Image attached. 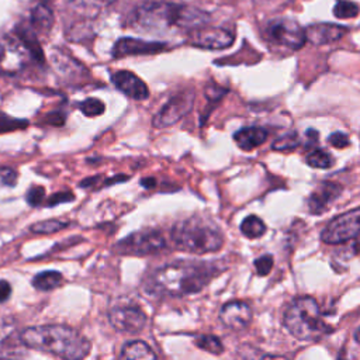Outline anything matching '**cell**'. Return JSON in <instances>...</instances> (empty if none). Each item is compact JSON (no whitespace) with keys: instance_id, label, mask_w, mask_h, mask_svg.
<instances>
[{"instance_id":"6da1fadb","label":"cell","mask_w":360,"mask_h":360,"mask_svg":"<svg viewBox=\"0 0 360 360\" xmlns=\"http://www.w3.org/2000/svg\"><path fill=\"white\" fill-rule=\"evenodd\" d=\"M215 267L201 263H172L156 269L146 280L155 295L181 297L201 291L215 276Z\"/></svg>"},{"instance_id":"7a4b0ae2","label":"cell","mask_w":360,"mask_h":360,"mask_svg":"<svg viewBox=\"0 0 360 360\" xmlns=\"http://www.w3.org/2000/svg\"><path fill=\"white\" fill-rule=\"evenodd\" d=\"M20 342L34 350L51 353L66 360L84 359L90 350V340L77 329L65 325H41L24 329Z\"/></svg>"},{"instance_id":"3957f363","label":"cell","mask_w":360,"mask_h":360,"mask_svg":"<svg viewBox=\"0 0 360 360\" xmlns=\"http://www.w3.org/2000/svg\"><path fill=\"white\" fill-rule=\"evenodd\" d=\"M210 15L195 7L174 3H146L139 6L131 14V22L143 30L159 28H181L197 30L205 25Z\"/></svg>"},{"instance_id":"277c9868","label":"cell","mask_w":360,"mask_h":360,"mask_svg":"<svg viewBox=\"0 0 360 360\" xmlns=\"http://www.w3.org/2000/svg\"><path fill=\"white\" fill-rule=\"evenodd\" d=\"M170 238L176 249L195 255L217 252L224 245L221 231L198 215L176 222L172 228Z\"/></svg>"},{"instance_id":"5b68a950","label":"cell","mask_w":360,"mask_h":360,"mask_svg":"<svg viewBox=\"0 0 360 360\" xmlns=\"http://www.w3.org/2000/svg\"><path fill=\"white\" fill-rule=\"evenodd\" d=\"M283 323L285 329L298 340H319L330 332L323 322L318 302L312 297L294 298L284 311Z\"/></svg>"},{"instance_id":"8992f818","label":"cell","mask_w":360,"mask_h":360,"mask_svg":"<svg viewBox=\"0 0 360 360\" xmlns=\"http://www.w3.org/2000/svg\"><path fill=\"white\" fill-rule=\"evenodd\" d=\"M166 240L162 232L156 229H143L129 233L115 243V250L121 255L131 256H149L163 250Z\"/></svg>"},{"instance_id":"52a82bcc","label":"cell","mask_w":360,"mask_h":360,"mask_svg":"<svg viewBox=\"0 0 360 360\" xmlns=\"http://www.w3.org/2000/svg\"><path fill=\"white\" fill-rule=\"evenodd\" d=\"M360 235V207L335 217L322 231L321 238L325 243L338 245Z\"/></svg>"},{"instance_id":"ba28073f","label":"cell","mask_w":360,"mask_h":360,"mask_svg":"<svg viewBox=\"0 0 360 360\" xmlns=\"http://www.w3.org/2000/svg\"><path fill=\"white\" fill-rule=\"evenodd\" d=\"M32 56L21 38L6 37L0 39V73L13 75L20 72Z\"/></svg>"},{"instance_id":"9c48e42d","label":"cell","mask_w":360,"mask_h":360,"mask_svg":"<svg viewBox=\"0 0 360 360\" xmlns=\"http://www.w3.org/2000/svg\"><path fill=\"white\" fill-rule=\"evenodd\" d=\"M270 38L290 49H300L305 42V30L291 18H277L269 24Z\"/></svg>"},{"instance_id":"30bf717a","label":"cell","mask_w":360,"mask_h":360,"mask_svg":"<svg viewBox=\"0 0 360 360\" xmlns=\"http://www.w3.org/2000/svg\"><path fill=\"white\" fill-rule=\"evenodd\" d=\"M194 94L191 91L180 93L172 97L153 117L152 124L156 128H166L181 120L193 107Z\"/></svg>"},{"instance_id":"8fae6325","label":"cell","mask_w":360,"mask_h":360,"mask_svg":"<svg viewBox=\"0 0 360 360\" xmlns=\"http://www.w3.org/2000/svg\"><path fill=\"white\" fill-rule=\"evenodd\" d=\"M108 321L118 332L138 333L145 328L148 316L138 307H115L108 312Z\"/></svg>"},{"instance_id":"7c38bea8","label":"cell","mask_w":360,"mask_h":360,"mask_svg":"<svg viewBox=\"0 0 360 360\" xmlns=\"http://www.w3.org/2000/svg\"><path fill=\"white\" fill-rule=\"evenodd\" d=\"M193 44L204 49H225L232 45L235 35L226 28H197L193 32Z\"/></svg>"},{"instance_id":"4fadbf2b","label":"cell","mask_w":360,"mask_h":360,"mask_svg":"<svg viewBox=\"0 0 360 360\" xmlns=\"http://www.w3.org/2000/svg\"><path fill=\"white\" fill-rule=\"evenodd\" d=\"M219 319L229 329H245L252 321V308L245 301H229L221 308Z\"/></svg>"},{"instance_id":"5bb4252c","label":"cell","mask_w":360,"mask_h":360,"mask_svg":"<svg viewBox=\"0 0 360 360\" xmlns=\"http://www.w3.org/2000/svg\"><path fill=\"white\" fill-rule=\"evenodd\" d=\"M111 82L121 93L129 98L141 101L149 97V90L145 82L129 70H118L112 73Z\"/></svg>"},{"instance_id":"9a60e30c","label":"cell","mask_w":360,"mask_h":360,"mask_svg":"<svg viewBox=\"0 0 360 360\" xmlns=\"http://www.w3.org/2000/svg\"><path fill=\"white\" fill-rule=\"evenodd\" d=\"M346 28L339 24L332 22H318L311 24L305 28L307 41L314 45H325L340 39L346 34Z\"/></svg>"},{"instance_id":"2e32d148","label":"cell","mask_w":360,"mask_h":360,"mask_svg":"<svg viewBox=\"0 0 360 360\" xmlns=\"http://www.w3.org/2000/svg\"><path fill=\"white\" fill-rule=\"evenodd\" d=\"M342 187L332 181L321 183L308 198V208L312 214L321 215L325 210L329 208L330 202L340 194Z\"/></svg>"},{"instance_id":"e0dca14e","label":"cell","mask_w":360,"mask_h":360,"mask_svg":"<svg viewBox=\"0 0 360 360\" xmlns=\"http://www.w3.org/2000/svg\"><path fill=\"white\" fill-rule=\"evenodd\" d=\"M165 48L162 42H148L135 38H122L115 42L112 48V55L115 58L125 56V55H145V53H155Z\"/></svg>"},{"instance_id":"ac0fdd59","label":"cell","mask_w":360,"mask_h":360,"mask_svg":"<svg viewBox=\"0 0 360 360\" xmlns=\"http://www.w3.org/2000/svg\"><path fill=\"white\" fill-rule=\"evenodd\" d=\"M267 139V131L262 127H246L240 128L233 134V141L242 150H252Z\"/></svg>"},{"instance_id":"d6986e66","label":"cell","mask_w":360,"mask_h":360,"mask_svg":"<svg viewBox=\"0 0 360 360\" xmlns=\"http://www.w3.org/2000/svg\"><path fill=\"white\" fill-rule=\"evenodd\" d=\"M120 357L122 359H148V360H155L158 356L156 353L152 350V347L143 342V340H132V342H128L122 346L121 349V353H120Z\"/></svg>"},{"instance_id":"ffe728a7","label":"cell","mask_w":360,"mask_h":360,"mask_svg":"<svg viewBox=\"0 0 360 360\" xmlns=\"http://www.w3.org/2000/svg\"><path fill=\"white\" fill-rule=\"evenodd\" d=\"M63 281L62 273L56 270H46L42 273H38L32 278V287L38 291H52L58 288Z\"/></svg>"},{"instance_id":"44dd1931","label":"cell","mask_w":360,"mask_h":360,"mask_svg":"<svg viewBox=\"0 0 360 360\" xmlns=\"http://www.w3.org/2000/svg\"><path fill=\"white\" fill-rule=\"evenodd\" d=\"M240 232L249 239H256V238H260L266 232V225L259 217L249 215L242 221Z\"/></svg>"},{"instance_id":"7402d4cb","label":"cell","mask_w":360,"mask_h":360,"mask_svg":"<svg viewBox=\"0 0 360 360\" xmlns=\"http://www.w3.org/2000/svg\"><path fill=\"white\" fill-rule=\"evenodd\" d=\"M305 160L311 167H315V169H329L335 165L333 156L323 149H315L309 152Z\"/></svg>"},{"instance_id":"603a6c76","label":"cell","mask_w":360,"mask_h":360,"mask_svg":"<svg viewBox=\"0 0 360 360\" xmlns=\"http://www.w3.org/2000/svg\"><path fill=\"white\" fill-rule=\"evenodd\" d=\"M194 345L197 347H200L201 350L208 352L211 354H221L224 352L222 342L217 336H214V335H200V336H195Z\"/></svg>"},{"instance_id":"cb8c5ba5","label":"cell","mask_w":360,"mask_h":360,"mask_svg":"<svg viewBox=\"0 0 360 360\" xmlns=\"http://www.w3.org/2000/svg\"><path fill=\"white\" fill-rule=\"evenodd\" d=\"M69 222L66 221H60V219H46V221H41L37 222L34 225H31L30 231L32 233H39V235H49V233H55L58 231H62L65 228H68Z\"/></svg>"},{"instance_id":"d4e9b609","label":"cell","mask_w":360,"mask_h":360,"mask_svg":"<svg viewBox=\"0 0 360 360\" xmlns=\"http://www.w3.org/2000/svg\"><path fill=\"white\" fill-rule=\"evenodd\" d=\"M31 21L37 28L41 30H48L52 25V11L44 6V4H38L31 14Z\"/></svg>"},{"instance_id":"484cf974","label":"cell","mask_w":360,"mask_h":360,"mask_svg":"<svg viewBox=\"0 0 360 360\" xmlns=\"http://www.w3.org/2000/svg\"><path fill=\"white\" fill-rule=\"evenodd\" d=\"M360 7L350 0H336L333 6V14L338 18H353L359 14Z\"/></svg>"},{"instance_id":"4316f807","label":"cell","mask_w":360,"mask_h":360,"mask_svg":"<svg viewBox=\"0 0 360 360\" xmlns=\"http://www.w3.org/2000/svg\"><path fill=\"white\" fill-rule=\"evenodd\" d=\"M79 110L86 115V117H97V115H101L105 110V105L101 100L98 98H94V97H89L83 101H80L77 104Z\"/></svg>"},{"instance_id":"83f0119b","label":"cell","mask_w":360,"mask_h":360,"mask_svg":"<svg viewBox=\"0 0 360 360\" xmlns=\"http://www.w3.org/2000/svg\"><path fill=\"white\" fill-rule=\"evenodd\" d=\"M300 145V139L297 136L295 132L292 134H287V135H283L280 136L278 139H276L271 145V148L274 150H290V149H294Z\"/></svg>"},{"instance_id":"f1b7e54d","label":"cell","mask_w":360,"mask_h":360,"mask_svg":"<svg viewBox=\"0 0 360 360\" xmlns=\"http://www.w3.org/2000/svg\"><path fill=\"white\" fill-rule=\"evenodd\" d=\"M27 125H28L27 120H18V118L0 115V134L21 129V128H25Z\"/></svg>"},{"instance_id":"f546056e","label":"cell","mask_w":360,"mask_h":360,"mask_svg":"<svg viewBox=\"0 0 360 360\" xmlns=\"http://www.w3.org/2000/svg\"><path fill=\"white\" fill-rule=\"evenodd\" d=\"M25 200H27V202H28L31 207H38V205H41L42 201L45 200V188H44L42 186H34V187H31V188L27 191Z\"/></svg>"},{"instance_id":"4dcf8cb0","label":"cell","mask_w":360,"mask_h":360,"mask_svg":"<svg viewBox=\"0 0 360 360\" xmlns=\"http://www.w3.org/2000/svg\"><path fill=\"white\" fill-rule=\"evenodd\" d=\"M273 256L271 255H263L255 260V267L259 276H267L273 267Z\"/></svg>"},{"instance_id":"1f68e13d","label":"cell","mask_w":360,"mask_h":360,"mask_svg":"<svg viewBox=\"0 0 360 360\" xmlns=\"http://www.w3.org/2000/svg\"><path fill=\"white\" fill-rule=\"evenodd\" d=\"M75 200V194L70 191H58L46 200V207H55L62 202H70Z\"/></svg>"},{"instance_id":"d6a6232c","label":"cell","mask_w":360,"mask_h":360,"mask_svg":"<svg viewBox=\"0 0 360 360\" xmlns=\"http://www.w3.org/2000/svg\"><path fill=\"white\" fill-rule=\"evenodd\" d=\"M75 6L83 7V8H103L110 4H112L117 0H70Z\"/></svg>"},{"instance_id":"836d02e7","label":"cell","mask_w":360,"mask_h":360,"mask_svg":"<svg viewBox=\"0 0 360 360\" xmlns=\"http://www.w3.org/2000/svg\"><path fill=\"white\" fill-rule=\"evenodd\" d=\"M328 142L333 146V148H339V149H345L346 146H349L350 139L345 132H333L329 135Z\"/></svg>"},{"instance_id":"e575fe53","label":"cell","mask_w":360,"mask_h":360,"mask_svg":"<svg viewBox=\"0 0 360 360\" xmlns=\"http://www.w3.org/2000/svg\"><path fill=\"white\" fill-rule=\"evenodd\" d=\"M17 177H18V173L14 169H11V167H1L0 169V179L6 186H10V187L15 186Z\"/></svg>"},{"instance_id":"d590c367","label":"cell","mask_w":360,"mask_h":360,"mask_svg":"<svg viewBox=\"0 0 360 360\" xmlns=\"http://www.w3.org/2000/svg\"><path fill=\"white\" fill-rule=\"evenodd\" d=\"M11 294V285L6 280H0V304L7 301Z\"/></svg>"},{"instance_id":"8d00e7d4","label":"cell","mask_w":360,"mask_h":360,"mask_svg":"<svg viewBox=\"0 0 360 360\" xmlns=\"http://www.w3.org/2000/svg\"><path fill=\"white\" fill-rule=\"evenodd\" d=\"M48 122H51L52 125H63L65 115L62 112H52L48 115Z\"/></svg>"},{"instance_id":"74e56055","label":"cell","mask_w":360,"mask_h":360,"mask_svg":"<svg viewBox=\"0 0 360 360\" xmlns=\"http://www.w3.org/2000/svg\"><path fill=\"white\" fill-rule=\"evenodd\" d=\"M127 179H128V176L120 174V176H114V177H111V179H107V180L104 181V184H105V186H111V184H115V183H124V181H127Z\"/></svg>"},{"instance_id":"f35d334b","label":"cell","mask_w":360,"mask_h":360,"mask_svg":"<svg viewBox=\"0 0 360 360\" xmlns=\"http://www.w3.org/2000/svg\"><path fill=\"white\" fill-rule=\"evenodd\" d=\"M141 186L150 190L156 186V179L155 177H143V179H141Z\"/></svg>"},{"instance_id":"ab89813d","label":"cell","mask_w":360,"mask_h":360,"mask_svg":"<svg viewBox=\"0 0 360 360\" xmlns=\"http://www.w3.org/2000/svg\"><path fill=\"white\" fill-rule=\"evenodd\" d=\"M98 179H100L98 176H97V177H89V179H84L83 181H80V183H79V186H80V187H84V188H89V187H91L93 184H96V183L98 181Z\"/></svg>"},{"instance_id":"60d3db41","label":"cell","mask_w":360,"mask_h":360,"mask_svg":"<svg viewBox=\"0 0 360 360\" xmlns=\"http://www.w3.org/2000/svg\"><path fill=\"white\" fill-rule=\"evenodd\" d=\"M354 339H356V342H357V343H360V328L354 332Z\"/></svg>"}]
</instances>
